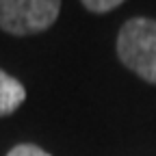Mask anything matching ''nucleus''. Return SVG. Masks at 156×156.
Returning <instances> with one entry per match:
<instances>
[{
	"label": "nucleus",
	"instance_id": "obj_3",
	"mask_svg": "<svg viewBox=\"0 0 156 156\" xmlns=\"http://www.w3.org/2000/svg\"><path fill=\"white\" fill-rule=\"evenodd\" d=\"M24 100H26L24 85L0 69V117L13 113Z\"/></svg>",
	"mask_w": 156,
	"mask_h": 156
},
{
	"label": "nucleus",
	"instance_id": "obj_5",
	"mask_svg": "<svg viewBox=\"0 0 156 156\" xmlns=\"http://www.w3.org/2000/svg\"><path fill=\"white\" fill-rule=\"evenodd\" d=\"M7 156H50L48 152H44L41 147L30 145V143H22V145H15Z\"/></svg>",
	"mask_w": 156,
	"mask_h": 156
},
{
	"label": "nucleus",
	"instance_id": "obj_1",
	"mask_svg": "<svg viewBox=\"0 0 156 156\" xmlns=\"http://www.w3.org/2000/svg\"><path fill=\"white\" fill-rule=\"evenodd\" d=\"M117 54L128 69L156 85V20H128L117 37Z\"/></svg>",
	"mask_w": 156,
	"mask_h": 156
},
{
	"label": "nucleus",
	"instance_id": "obj_4",
	"mask_svg": "<svg viewBox=\"0 0 156 156\" xmlns=\"http://www.w3.org/2000/svg\"><path fill=\"white\" fill-rule=\"evenodd\" d=\"M122 2L124 0H83V5L93 13H106V11L115 9V7H119Z\"/></svg>",
	"mask_w": 156,
	"mask_h": 156
},
{
	"label": "nucleus",
	"instance_id": "obj_2",
	"mask_svg": "<svg viewBox=\"0 0 156 156\" xmlns=\"http://www.w3.org/2000/svg\"><path fill=\"white\" fill-rule=\"evenodd\" d=\"M61 0H0V28L11 35H35L50 28Z\"/></svg>",
	"mask_w": 156,
	"mask_h": 156
}]
</instances>
